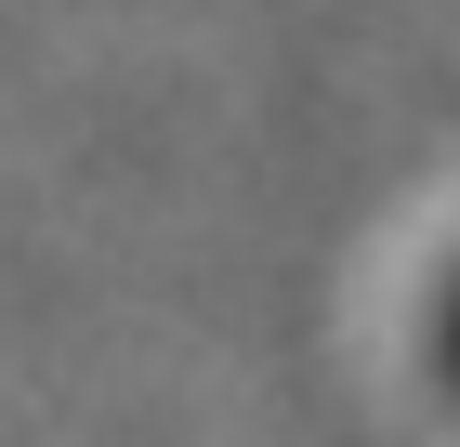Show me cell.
I'll return each mask as SVG.
<instances>
[{
	"instance_id": "6da1fadb",
	"label": "cell",
	"mask_w": 460,
	"mask_h": 447,
	"mask_svg": "<svg viewBox=\"0 0 460 447\" xmlns=\"http://www.w3.org/2000/svg\"><path fill=\"white\" fill-rule=\"evenodd\" d=\"M421 343H434V381H447V395H460V276H447V290H434V329H421Z\"/></svg>"
}]
</instances>
